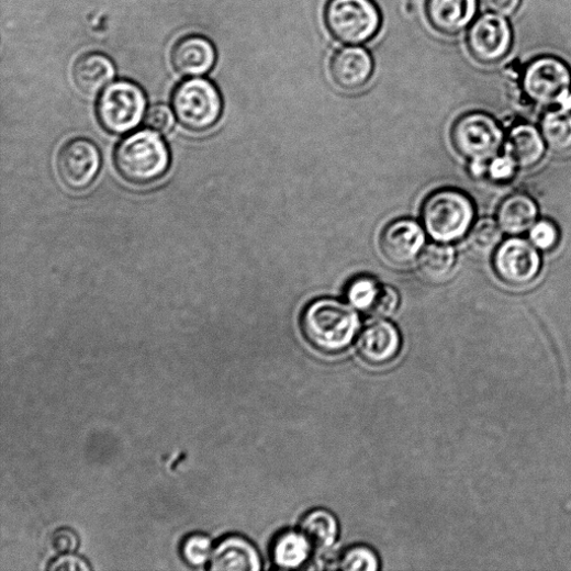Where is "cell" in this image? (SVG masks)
<instances>
[{
  "mask_svg": "<svg viewBox=\"0 0 571 571\" xmlns=\"http://www.w3.org/2000/svg\"><path fill=\"white\" fill-rule=\"evenodd\" d=\"M101 167V155L93 142L87 138L71 139L61 148L57 158L58 175L66 187L81 191L96 180Z\"/></svg>",
  "mask_w": 571,
  "mask_h": 571,
  "instance_id": "cell-11",
  "label": "cell"
},
{
  "mask_svg": "<svg viewBox=\"0 0 571 571\" xmlns=\"http://www.w3.org/2000/svg\"><path fill=\"white\" fill-rule=\"evenodd\" d=\"M456 150L473 166L485 167L502 148L505 134L499 123L483 112H470L460 116L451 132Z\"/></svg>",
  "mask_w": 571,
  "mask_h": 571,
  "instance_id": "cell-5",
  "label": "cell"
},
{
  "mask_svg": "<svg viewBox=\"0 0 571 571\" xmlns=\"http://www.w3.org/2000/svg\"><path fill=\"white\" fill-rule=\"evenodd\" d=\"M115 165L126 181L150 184L167 173L170 154L165 141L155 131H139L120 143Z\"/></svg>",
  "mask_w": 571,
  "mask_h": 571,
  "instance_id": "cell-2",
  "label": "cell"
},
{
  "mask_svg": "<svg viewBox=\"0 0 571 571\" xmlns=\"http://www.w3.org/2000/svg\"><path fill=\"white\" fill-rule=\"evenodd\" d=\"M502 227L493 220H481L469 235V246L478 254H489L502 242Z\"/></svg>",
  "mask_w": 571,
  "mask_h": 571,
  "instance_id": "cell-26",
  "label": "cell"
},
{
  "mask_svg": "<svg viewBox=\"0 0 571 571\" xmlns=\"http://www.w3.org/2000/svg\"><path fill=\"white\" fill-rule=\"evenodd\" d=\"M301 327L306 340L324 354L346 349L360 327L359 315L334 299H320L305 309Z\"/></svg>",
  "mask_w": 571,
  "mask_h": 571,
  "instance_id": "cell-1",
  "label": "cell"
},
{
  "mask_svg": "<svg viewBox=\"0 0 571 571\" xmlns=\"http://www.w3.org/2000/svg\"><path fill=\"white\" fill-rule=\"evenodd\" d=\"M401 345L402 339L398 328L390 322L378 320L363 328L356 346L366 363L383 367L396 359Z\"/></svg>",
  "mask_w": 571,
  "mask_h": 571,
  "instance_id": "cell-14",
  "label": "cell"
},
{
  "mask_svg": "<svg viewBox=\"0 0 571 571\" xmlns=\"http://www.w3.org/2000/svg\"><path fill=\"white\" fill-rule=\"evenodd\" d=\"M379 567V559L373 550L365 546H356L342 555L336 568L346 571H376Z\"/></svg>",
  "mask_w": 571,
  "mask_h": 571,
  "instance_id": "cell-27",
  "label": "cell"
},
{
  "mask_svg": "<svg viewBox=\"0 0 571 571\" xmlns=\"http://www.w3.org/2000/svg\"><path fill=\"white\" fill-rule=\"evenodd\" d=\"M425 242L421 226L411 220L392 222L383 231L380 247L385 259L399 267L412 264L419 255Z\"/></svg>",
  "mask_w": 571,
  "mask_h": 571,
  "instance_id": "cell-15",
  "label": "cell"
},
{
  "mask_svg": "<svg viewBox=\"0 0 571 571\" xmlns=\"http://www.w3.org/2000/svg\"><path fill=\"white\" fill-rule=\"evenodd\" d=\"M455 249L443 243L428 245L421 254L418 269L428 281L439 282L452 272L456 265Z\"/></svg>",
  "mask_w": 571,
  "mask_h": 571,
  "instance_id": "cell-24",
  "label": "cell"
},
{
  "mask_svg": "<svg viewBox=\"0 0 571 571\" xmlns=\"http://www.w3.org/2000/svg\"><path fill=\"white\" fill-rule=\"evenodd\" d=\"M485 9L502 16L514 15L522 5V0H483Z\"/></svg>",
  "mask_w": 571,
  "mask_h": 571,
  "instance_id": "cell-34",
  "label": "cell"
},
{
  "mask_svg": "<svg viewBox=\"0 0 571 571\" xmlns=\"http://www.w3.org/2000/svg\"><path fill=\"white\" fill-rule=\"evenodd\" d=\"M530 242L540 250H551L559 240L556 225L549 221H540L530 229Z\"/></svg>",
  "mask_w": 571,
  "mask_h": 571,
  "instance_id": "cell-29",
  "label": "cell"
},
{
  "mask_svg": "<svg viewBox=\"0 0 571 571\" xmlns=\"http://www.w3.org/2000/svg\"><path fill=\"white\" fill-rule=\"evenodd\" d=\"M299 530L304 535L314 553H324L337 539L338 524L331 513L317 510L302 519Z\"/></svg>",
  "mask_w": 571,
  "mask_h": 571,
  "instance_id": "cell-22",
  "label": "cell"
},
{
  "mask_svg": "<svg viewBox=\"0 0 571 571\" xmlns=\"http://www.w3.org/2000/svg\"><path fill=\"white\" fill-rule=\"evenodd\" d=\"M172 107L179 122L189 130L203 132L219 122L223 100L216 87L204 79L181 83L173 93Z\"/></svg>",
  "mask_w": 571,
  "mask_h": 571,
  "instance_id": "cell-7",
  "label": "cell"
},
{
  "mask_svg": "<svg viewBox=\"0 0 571 571\" xmlns=\"http://www.w3.org/2000/svg\"><path fill=\"white\" fill-rule=\"evenodd\" d=\"M478 0H425L424 13L430 26L448 36L464 31L474 21Z\"/></svg>",
  "mask_w": 571,
  "mask_h": 571,
  "instance_id": "cell-16",
  "label": "cell"
},
{
  "mask_svg": "<svg viewBox=\"0 0 571 571\" xmlns=\"http://www.w3.org/2000/svg\"><path fill=\"white\" fill-rule=\"evenodd\" d=\"M312 553H314L312 547L300 530L279 535L271 548L275 564L282 569L303 567Z\"/></svg>",
  "mask_w": 571,
  "mask_h": 571,
  "instance_id": "cell-23",
  "label": "cell"
},
{
  "mask_svg": "<svg viewBox=\"0 0 571 571\" xmlns=\"http://www.w3.org/2000/svg\"><path fill=\"white\" fill-rule=\"evenodd\" d=\"M51 571H89L92 567L86 559L74 553L60 555L48 566Z\"/></svg>",
  "mask_w": 571,
  "mask_h": 571,
  "instance_id": "cell-32",
  "label": "cell"
},
{
  "mask_svg": "<svg viewBox=\"0 0 571 571\" xmlns=\"http://www.w3.org/2000/svg\"><path fill=\"white\" fill-rule=\"evenodd\" d=\"M213 552L211 539L203 534L188 536L181 546V555L191 567H202L210 562Z\"/></svg>",
  "mask_w": 571,
  "mask_h": 571,
  "instance_id": "cell-28",
  "label": "cell"
},
{
  "mask_svg": "<svg viewBox=\"0 0 571 571\" xmlns=\"http://www.w3.org/2000/svg\"><path fill=\"white\" fill-rule=\"evenodd\" d=\"M146 108L147 99L139 87L128 81H117L101 94L98 116L105 130L124 134L139 124Z\"/></svg>",
  "mask_w": 571,
  "mask_h": 571,
  "instance_id": "cell-8",
  "label": "cell"
},
{
  "mask_svg": "<svg viewBox=\"0 0 571 571\" xmlns=\"http://www.w3.org/2000/svg\"><path fill=\"white\" fill-rule=\"evenodd\" d=\"M173 114L166 105H155L146 114L145 124L155 132L167 133L173 125Z\"/></svg>",
  "mask_w": 571,
  "mask_h": 571,
  "instance_id": "cell-30",
  "label": "cell"
},
{
  "mask_svg": "<svg viewBox=\"0 0 571 571\" xmlns=\"http://www.w3.org/2000/svg\"><path fill=\"white\" fill-rule=\"evenodd\" d=\"M74 78L81 92L97 96L115 78V66L104 54L88 53L75 64Z\"/></svg>",
  "mask_w": 571,
  "mask_h": 571,
  "instance_id": "cell-20",
  "label": "cell"
},
{
  "mask_svg": "<svg viewBox=\"0 0 571 571\" xmlns=\"http://www.w3.org/2000/svg\"><path fill=\"white\" fill-rule=\"evenodd\" d=\"M517 168L515 161L506 155L502 158L495 157L492 159L488 171L493 180L504 182L513 178Z\"/></svg>",
  "mask_w": 571,
  "mask_h": 571,
  "instance_id": "cell-33",
  "label": "cell"
},
{
  "mask_svg": "<svg viewBox=\"0 0 571 571\" xmlns=\"http://www.w3.org/2000/svg\"><path fill=\"white\" fill-rule=\"evenodd\" d=\"M51 545L59 555L74 553L80 547V539L76 531L69 528H60L53 534Z\"/></svg>",
  "mask_w": 571,
  "mask_h": 571,
  "instance_id": "cell-31",
  "label": "cell"
},
{
  "mask_svg": "<svg viewBox=\"0 0 571 571\" xmlns=\"http://www.w3.org/2000/svg\"><path fill=\"white\" fill-rule=\"evenodd\" d=\"M546 145L556 153L571 150V110H551L541 120Z\"/></svg>",
  "mask_w": 571,
  "mask_h": 571,
  "instance_id": "cell-25",
  "label": "cell"
},
{
  "mask_svg": "<svg viewBox=\"0 0 571 571\" xmlns=\"http://www.w3.org/2000/svg\"><path fill=\"white\" fill-rule=\"evenodd\" d=\"M506 152L518 168L530 169L542 160L546 153V142L542 134L534 125L518 123L508 132Z\"/></svg>",
  "mask_w": 571,
  "mask_h": 571,
  "instance_id": "cell-19",
  "label": "cell"
},
{
  "mask_svg": "<svg viewBox=\"0 0 571 571\" xmlns=\"http://www.w3.org/2000/svg\"><path fill=\"white\" fill-rule=\"evenodd\" d=\"M210 570L214 571H258L261 559L256 547L242 536H228L214 547Z\"/></svg>",
  "mask_w": 571,
  "mask_h": 571,
  "instance_id": "cell-18",
  "label": "cell"
},
{
  "mask_svg": "<svg viewBox=\"0 0 571 571\" xmlns=\"http://www.w3.org/2000/svg\"><path fill=\"white\" fill-rule=\"evenodd\" d=\"M537 219V203L530 195L523 192L510 195L497 209V224L503 232L513 236L531 229Z\"/></svg>",
  "mask_w": 571,
  "mask_h": 571,
  "instance_id": "cell-21",
  "label": "cell"
},
{
  "mask_svg": "<svg viewBox=\"0 0 571 571\" xmlns=\"http://www.w3.org/2000/svg\"><path fill=\"white\" fill-rule=\"evenodd\" d=\"M216 58V49L212 43L199 35H189L178 41L171 54L175 69L187 78L206 75Z\"/></svg>",
  "mask_w": 571,
  "mask_h": 571,
  "instance_id": "cell-17",
  "label": "cell"
},
{
  "mask_svg": "<svg viewBox=\"0 0 571 571\" xmlns=\"http://www.w3.org/2000/svg\"><path fill=\"white\" fill-rule=\"evenodd\" d=\"M346 293L348 302L356 310L373 317H389L400 304V296L391 286L370 276L354 278Z\"/></svg>",
  "mask_w": 571,
  "mask_h": 571,
  "instance_id": "cell-13",
  "label": "cell"
},
{
  "mask_svg": "<svg viewBox=\"0 0 571 571\" xmlns=\"http://www.w3.org/2000/svg\"><path fill=\"white\" fill-rule=\"evenodd\" d=\"M324 23L338 42L360 45L378 35L382 14L374 0H327Z\"/></svg>",
  "mask_w": 571,
  "mask_h": 571,
  "instance_id": "cell-4",
  "label": "cell"
},
{
  "mask_svg": "<svg viewBox=\"0 0 571 571\" xmlns=\"http://www.w3.org/2000/svg\"><path fill=\"white\" fill-rule=\"evenodd\" d=\"M374 74V59L371 53L359 46H348L336 51L329 61V76L333 83L344 91L363 89Z\"/></svg>",
  "mask_w": 571,
  "mask_h": 571,
  "instance_id": "cell-12",
  "label": "cell"
},
{
  "mask_svg": "<svg viewBox=\"0 0 571 571\" xmlns=\"http://www.w3.org/2000/svg\"><path fill=\"white\" fill-rule=\"evenodd\" d=\"M493 266L500 279L508 284L526 286L539 275L541 258L531 242L514 237L497 247Z\"/></svg>",
  "mask_w": 571,
  "mask_h": 571,
  "instance_id": "cell-10",
  "label": "cell"
},
{
  "mask_svg": "<svg viewBox=\"0 0 571 571\" xmlns=\"http://www.w3.org/2000/svg\"><path fill=\"white\" fill-rule=\"evenodd\" d=\"M522 83L526 97L537 105L571 110V70L563 60L553 56L531 60Z\"/></svg>",
  "mask_w": 571,
  "mask_h": 571,
  "instance_id": "cell-6",
  "label": "cell"
},
{
  "mask_svg": "<svg viewBox=\"0 0 571 571\" xmlns=\"http://www.w3.org/2000/svg\"><path fill=\"white\" fill-rule=\"evenodd\" d=\"M472 200L457 189H441L428 195L422 205L425 232L438 243L463 238L474 221Z\"/></svg>",
  "mask_w": 571,
  "mask_h": 571,
  "instance_id": "cell-3",
  "label": "cell"
},
{
  "mask_svg": "<svg viewBox=\"0 0 571 571\" xmlns=\"http://www.w3.org/2000/svg\"><path fill=\"white\" fill-rule=\"evenodd\" d=\"M514 34L507 19L494 13L478 18L467 34V47L481 64L493 65L505 59L512 51Z\"/></svg>",
  "mask_w": 571,
  "mask_h": 571,
  "instance_id": "cell-9",
  "label": "cell"
}]
</instances>
